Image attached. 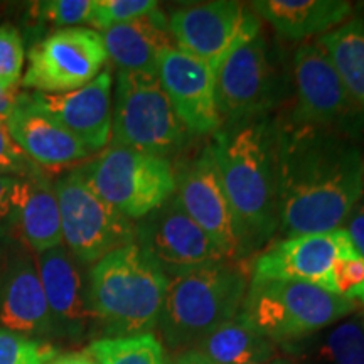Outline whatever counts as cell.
Here are the masks:
<instances>
[{"label": "cell", "mask_w": 364, "mask_h": 364, "mask_svg": "<svg viewBox=\"0 0 364 364\" xmlns=\"http://www.w3.org/2000/svg\"><path fill=\"white\" fill-rule=\"evenodd\" d=\"M279 118L282 238L329 233L364 196V162L353 140Z\"/></svg>", "instance_id": "obj_1"}, {"label": "cell", "mask_w": 364, "mask_h": 364, "mask_svg": "<svg viewBox=\"0 0 364 364\" xmlns=\"http://www.w3.org/2000/svg\"><path fill=\"white\" fill-rule=\"evenodd\" d=\"M209 145L250 258L279 233V118L223 122Z\"/></svg>", "instance_id": "obj_2"}, {"label": "cell", "mask_w": 364, "mask_h": 364, "mask_svg": "<svg viewBox=\"0 0 364 364\" xmlns=\"http://www.w3.org/2000/svg\"><path fill=\"white\" fill-rule=\"evenodd\" d=\"M169 279L135 243L88 268V297L100 338H129L157 329Z\"/></svg>", "instance_id": "obj_3"}, {"label": "cell", "mask_w": 364, "mask_h": 364, "mask_svg": "<svg viewBox=\"0 0 364 364\" xmlns=\"http://www.w3.org/2000/svg\"><path fill=\"white\" fill-rule=\"evenodd\" d=\"M248 272L238 262H220L172 277L157 329L172 351L193 349L204 336L235 317L248 290Z\"/></svg>", "instance_id": "obj_4"}, {"label": "cell", "mask_w": 364, "mask_h": 364, "mask_svg": "<svg viewBox=\"0 0 364 364\" xmlns=\"http://www.w3.org/2000/svg\"><path fill=\"white\" fill-rule=\"evenodd\" d=\"M221 122L273 115L292 97V65L260 31L233 49L216 70Z\"/></svg>", "instance_id": "obj_5"}, {"label": "cell", "mask_w": 364, "mask_h": 364, "mask_svg": "<svg viewBox=\"0 0 364 364\" xmlns=\"http://www.w3.org/2000/svg\"><path fill=\"white\" fill-rule=\"evenodd\" d=\"M358 309V304L306 282L250 279L240 311L260 334L282 346L326 329Z\"/></svg>", "instance_id": "obj_6"}, {"label": "cell", "mask_w": 364, "mask_h": 364, "mask_svg": "<svg viewBox=\"0 0 364 364\" xmlns=\"http://www.w3.org/2000/svg\"><path fill=\"white\" fill-rule=\"evenodd\" d=\"M193 139L157 75L117 73L110 144L176 161Z\"/></svg>", "instance_id": "obj_7"}, {"label": "cell", "mask_w": 364, "mask_h": 364, "mask_svg": "<svg viewBox=\"0 0 364 364\" xmlns=\"http://www.w3.org/2000/svg\"><path fill=\"white\" fill-rule=\"evenodd\" d=\"M80 167L95 193L132 221L142 220L176 193L174 164L154 154L108 144Z\"/></svg>", "instance_id": "obj_8"}, {"label": "cell", "mask_w": 364, "mask_h": 364, "mask_svg": "<svg viewBox=\"0 0 364 364\" xmlns=\"http://www.w3.org/2000/svg\"><path fill=\"white\" fill-rule=\"evenodd\" d=\"M63 245L83 267L135 243V223L110 206L85 179L81 167L54 179Z\"/></svg>", "instance_id": "obj_9"}, {"label": "cell", "mask_w": 364, "mask_h": 364, "mask_svg": "<svg viewBox=\"0 0 364 364\" xmlns=\"http://www.w3.org/2000/svg\"><path fill=\"white\" fill-rule=\"evenodd\" d=\"M295 103L290 120L339 134L358 144L364 135V110L324 49L317 43L302 44L292 58Z\"/></svg>", "instance_id": "obj_10"}, {"label": "cell", "mask_w": 364, "mask_h": 364, "mask_svg": "<svg viewBox=\"0 0 364 364\" xmlns=\"http://www.w3.org/2000/svg\"><path fill=\"white\" fill-rule=\"evenodd\" d=\"M191 149V147H189ZM186 150L174 164L176 196L184 211L206 231L228 262L248 260L238 220L223 186L211 145Z\"/></svg>", "instance_id": "obj_11"}, {"label": "cell", "mask_w": 364, "mask_h": 364, "mask_svg": "<svg viewBox=\"0 0 364 364\" xmlns=\"http://www.w3.org/2000/svg\"><path fill=\"white\" fill-rule=\"evenodd\" d=\"M107 63L102 33L91 27L58 29L29 49L21 86L33 93H70L91 83Z\"/></svg>", "instance_id": "obj_12"}, {"label": "cell", "mask_w": 364, "mask_h": 364, "mask_svg": "<svg viewBox=\"0 0 364 364\" xmlns=\"http://www.w3.org/2000/svg\"><path fill=\"white\" fill-rule=\"evenodd\" d=\"M174 48L218 70L223 59L262 31V21L243 2L215 0L176 9L167 17Z\"/></svg>", "instance_id": "obj_13"}, {"label": "cell", "mask_w": 364, "mask_h": 364, "mask_svg": "<svg viewBox=\"0 0 364 364\" xmlns=\"http://www.w3.org/2000/svg\"><path fill=\"white\" fill-rule=\"evenodd\" d=\"M134 223L135 245L167 279L204 265L228 262L206 231L184 211L176 194Z\"/></svg>", "instance_id": "obj_14"}, {"label": "cell", "mask_w": 364, "mask_h": 364, "mask_svg": "<svg viewBox=\"0 0 364 364\" xmlns=\"http://www.w3.org/2000/svg\"><path fill=\"white\" fill-rule=\"evenodd\" d=\"M354 255L358 250L343 228L329 233L280 238L255 258L250 279L306 282L334 294L336 262Z\"/></svg>", "instance_id": "obj_15"}, {"label": "cell", "mask_w": 364, "mask_h": 364, "mask_svg": "<svg viewBox=\"0 0 364 364\" xmlns=\"http://www.w3.org/2000/svg\"><path fill=\"white\" fill-rule=\"evenodd\" d=\"M0 327L44 343L54 341L36 253L17 238L0 243Z\"/></svg>", "instance_id": "obj_16"}, {"label": "cell", "mask_w": 364, "mask_h": 364, "mask_svg": "<svg viewBox=\"0 0 364 364\" xmlns=\"http://www.w3.org/2000/svg\"><path fill=\"white\" fill-rule=\"evenodd\" d=\"M46 304L51 316L54 341L70 343L97 334V321L90 306L88 272L75 260L65 245L36 255Z\"/></svg>", "instance_id": "obj_17"}, {"label": "cell", "mask_w": 364, "mask_h": 364, "mask_svg": "<svg viewBox=\"0 0 364 364\" xmlns=\"http://www.w3.org/2000/svg\"><path fill=\"white\" fill-rule=\"evenodd\" d=\"M157 78L176 115L194 139L213 135L220 129L223 122L216 105V75L208 63L169 48L159 61Z\"/></svg>", "instance_id": "obj_18"}, {"label": "cell", "mask_w": 364, "mask_h": 364, "mask_svg": "<svg viewBox=\"0 0 364 364\" xmlns=\"http://www.w3.org/2000/svg\"><path fill=\"white\" fill-rule=\"evenodd\" d=\"M113 75L107 66L83 88L61 95H44L29 91L41 110L65 127L73 136L88 149L90 154L102 152L112 140Z\"/></svg>", "instance_id": "obj_19"}, {"label": "cell", "mask_w": 364, "mask_h": 364, "mask_svg": "<svg viewBox=\"0 0 364 364\" xmlns=\"http://www.w3.org/2000/svg\"><path fill=\"white\" fill-rule=\"evenodd\" d=\"M6 127L22 152L43 169L71 166L93 156L65 127L41 110L29 91L17 93Z\"/></svg>", "instance_id": "obj_20"}, {"label": "cell", "mask_w": 364, "mask_h": 364, "mask_svg": "<svg viewBox=\"0 0 364 364\" xmlns=\"http://www.w3.org/2000/svg\"><path fill=\"white\" fill-rule=\"evenodd\" d=\"M102 36L112 65L125 73L157 75L164 51L174 48L169 21L161 9L125 24L108 27Z\"/></svg>", "instance_id": "obj_21"}, {"label": "cell", "mask_w": 364, "mask_h": 364, "mask_svg": "<svg viewBox=\"0 0 364 364\" xmlns=\"http://www.w3.org/2000/svg\"><path fill=\"white\" fill-rule=\"evenodd\" d=\"M252 11L282 38L302 41L338 29L354 7L344 0H257Z\"/></svg>", "instance_id": "obj_22"}, {"label": "cell", "mask_w": 364, "mask_h": 364, "mask_svg": "<svg viewBox=\"0 0 364 364\" xmlns=\"http://www.w3.org/2000/svg\"><path fill=\"white\" fill-rule=\"evenodd\" d=\"M290 364H364V314L279 346Z\"/></svg>", "instance_id": "obj_23"}, {"label": "cell", "mask_w": 364, "mask_h": 364, "mask_svg": "<svg viewBox=\"0 0 364 364\" xmlns=\"http://www.w3.org/2000/svg\"><path fill=\"white\" fill-rule=\"evenodd\" d=\"M17 240L36 255L63 245L56 188L46 169L24 177Z\"/></svg>", "instance_id": "obj_24"}, {"label": "cell", "mask_w": 364, "mask_h": 364, "mask_svg": "<svg viewBox=\"0 0 364 364\" xmlns=\"http://www.w3.org/2000/svg\"><path fill=\"white\" fill-rule=\"evenodd\" d=\"M193 349L215 364H263L280 356L279 346L255 329L241 311L204 336Z\"/></svg>", "instance_id": "obj_25"}, {"label": "cell", "mask_w": 364, "mask_h": 364, "mask_svg": "<svg viewBox=\"0 0 364 364\" xmlns=\"http://www.w3.org/2000/svg\"><path fill=\"white\" fill-rule=\"evenodd\" d=\"M317 44L329 54L349 93L364 110V22L356 17L322 34Z\"/></svg>", "instance_id": "obj_26"}, {"label": "cell", "mask_w": 364, "mask_h": 364, "mask_svg": "<svg viewBox=\"0 0 364 364\" xmlns=\"http://www.w3.org/2000/svg\"><path fill=\"white\" fill-rule=\"evenodd\" d=\"M86 353L98 364H166L164 344L154 332L129 338H97Z\"/></svg>", "instance_id": "obj_27"}, {"label": "cell", "mask_w": 364, "mask_h": 364, "mask_svg": "<svg viewBox=\"0 0 364 364\" xmlns=\"http://www.w3.org/2000/svg\"><path fill=\"white\" fill-rule=\"evenodd\" d=\"M58 353L51 343L0 327V364H49Z\"/></svg>", "instance_id": "obj_28"}, {"label": "cell", "mask_w": 364, "mask_h": 364, "mask_svg": "<svg viewBox=\"0 0 364 364\" xmlns=\"http://www.w3.org/2000/svg\"><path fill=\"white\" fill-rule=\"evenodd\" d=\"M157 9L161 7L156 0H95L90 26L91 29L103 33L108 27L149 16Z\"/></svg>", "instance_id": "obj_29"}, {"label": "cell", "mask_w": 364, "mask_h": 364, "mask_svg": "<svg viewBox=\"0 0 364 364\" xmlns=\"http://www.w3.org/2000/svg\"><path fill=\"white\" fill-rule=\"evenodd\" d=\"M26 48L22 34L12 26H0V86L17 93L24 75Z\"/></svg>", "instance_id": "obj_30"}, {"label": "cell", "mask_w": 364, "mask_h": 364, "mask_svg": "<svg viewBox=\"0 0 364 364\" xmlns=\"http://www.w3.org/2000/svg\"><path fill=\"white\" fill-rule=\"evenodd\" d=\"M95 0H46V2L33 4L36 19L44 24L70 29L90 24Z\"/></svg>", "instance_id": "obj_31"}, {"label": "cell", "mask_w": 364, "mask_h": 364, "mask_svg": "<svg viewBox=\"0 0 364 364\" xmlns=\"http://www.w3.org/2000/svg\"><path fill=\"white\" fill-rule=\"evenodd\" d=\"M332 282L336 295L364 306V258L361 255L338 258L332 270Z\"/></svg>", "instance_id": "obj_32"}, {"label": "cell", "mask_w": 364, "mask_h": 364, "mask_svg": "<svg viewBox=\"0 0 364 364\" xmlns=\"http://www.w3.org/2000/svg\"><path fill=\"white\" fill-rule=\"evenodd\" d=\"M24 177L0 176V243L17 238Z\"/></svg>", "instance_id": "obj_33"}, {"label": "cell", "mask_w": 364, "mask_h": 364, "mask_svg": "<svg viewBox=\"0 0 364 364\" xmlns=\"http://www.w3.org/2000/svg\"><path fill=\"white\" fill-rule=\"evenodd\" d=\"M43 167L36 166L12 140L6 124H0V176L29 177Z\"/></svg>", "instance_id": "obj_34"}, {"label": "cell", "mask_w": 364, "mask_h": 364, "mask_svg": "<svg viewBox=\"0 0 364 364\" xmlns=\"http://www.w3.org/2000/svg\"><path fill=\"white\" fill-rule=\"evenodd\" d=\"M343 230L351 238L354 248L364 258V196L351 209L348 218L343 223Z\"/></svg>", "instance_id": "obj_35"}, {"label": "cell", "mask_w": 364, "mask_h": 364, "mask_svg": "<svg viewBox=\"0 0 364 364\" xmlns=\"http://www.w3.org/2000/svg\"><path fill=\"white\" fill-rule=\"evenodd\" d=\"M49 364H98L86 351L58 353Z\"/></svg>", "instance_id": "obj_36"}, {"label": "cell", "mask_w": 364, "mask_h": 364, "mask_svg": "<svg viewBox=\"0 0 364 364\" xmlns=\"http://www.w3.org/2000/svg\"><path fill=\"white\" fill-rule=\"evenodd\" d=\"M171 364H215L211 363L206 356H203L201 353L196 351V349H186L181 351L177 356L172 359Z\"/></svg>", "instance_id": "obj_37"}, {"label": "cell", "mask_w": 364, "mask_h": 364, "mask_svg": "<svg viewBox=\"0 0 364 364\" xmlns=\"http://www.w3.org/2000/svg\"><path fill=\"white\" fill-rule=\"evenodd\" d=\"M19 93V91H17ZM17 93H11L0 86V124H6L9 115H11L14 105H16Z\"/></svg>", "instance_id": "obj_38"}, {"label": "cell", "mask_w": 364, "mask_h": 364, "mask_svg": "<svg viewBox=\"0 0 364 364\" xmlns=\"http://www.w3.org/2000/svg\"><path fill=\"white\" fill-rule=\"evenodd\" d=\"M263 364H290V363H289V359H287V358H284V356H279V358L272 359V361L263 363Z\"/></svg>", "instance_id": "obj_39"}, {"label": "cell", "mask_w": 364, "mask_h": 364, "mask_svg": "<svg viewBox=\"0 0 364 364\" xmlns=\"http://www.w3.org/2000/svg\"><path fill=\"white\" fill-rule=\"evenodd\" d=\"M356 11H358L359 14H361V16H359V19H361V21L364 22V2H361V4H358Z\"/></svg>", "instance_id": "obj_40"}, {"label": "cell", "mask_w": 364, "mask_h": 364, "mask_svg": "<svg viewBox=\"0 0 364 364\" xmlns=\"http://www.w3.org/2000/svg\"><path fill=\"white\" fill-rule=\"evenodd\" d=\"M363 176H364V171H363Z\"/></svg>", "instance_id": "obj_41"}]
</instances>
